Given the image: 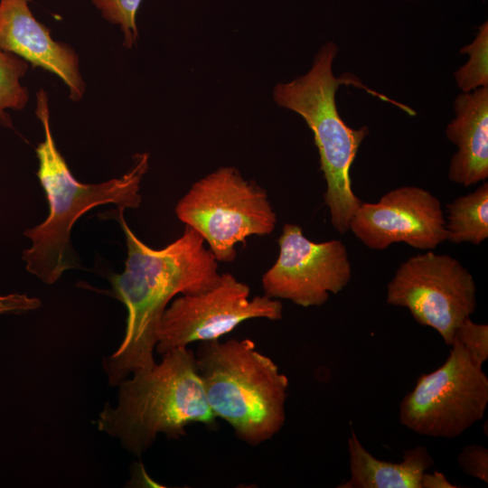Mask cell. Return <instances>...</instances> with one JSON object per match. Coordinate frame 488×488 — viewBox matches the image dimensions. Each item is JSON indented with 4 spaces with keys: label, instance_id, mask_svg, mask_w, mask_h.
<instances>
[{
    "label": "cell",
    "instance_id": "cell-13",
    "mask_svg": "<svg viewBox=\"0 0 488 488\" xmlns=\"http://www.w3.org/2000/svg\"><path fill=\"white\" fill-rule=\"evenodd\" d=\"M454 109L446 136L458 150L450 161L448 178L468 187L488 177V87L459 94Z\"/></svg>",
    "mask_w": 488,
    "mask_h": 488
},
{
    "label": "cell",
    "instance_id": "cell-10",
    "mask_svg": "<svg viewBox=\"0 0 488 488\" xmlns=\"http://www.w3.org/2000/svg\"><path fill=\"white\" fill-rule=\"evenodd\" d=\"M276 262L262 276L264 295L303 306H319L350 282L352 267L345 245L338 239L314 242L302 229L286 223L278 239Z\"/></svg>",
    "mask_w": 488,
    "mask_h": 488
},
{
    "label": "cell",
    "instance_id": "cell-14",
    "mask_svg": "<svg viewBox=\"0 0 488 488\" xmlns=\"http://www.w3.org/2000/svg\"><path fill=\"white\" fill-rule=\"evenodd\" d=\"M347 444L351 477L341 488H423L424 475L434 465L423 446L404 450L402 461L392 463L374 457L353 430Z\"/></svg>",
    "mask_w": 488,
    "mask_h": 488
},
{
    "label": "cell",
    "instance_id": "cell-1",
    "mask_svg": "<svg viewBox=\"0 0 488 488\" xmlns=\"http://www.w3.org/2000/svg\"><path fill=\"white\" fill-rule=\"evenodd\" d=\"M124 210L117 207L112 212L125 234L127 257L123 272L113 275L110 282L127 317L121 344L104 361L111 386H117L138 370L154 366L157 327L175 296L203 292L221 277L217 259L195 230L185 225L181 237L155 249L131 230Z\"/></svg>",
    "mask_w": 488,
    "mask_h": 488
},
{
    "label": "cell",
    "instance_id": "cell-18",
    "mask_svg": "<svg viewBox=\"0 0 488 488\" xmlns=\"http://www.w3.org/2000/svg\"><path fill=\"white\" fill-rule=\"evenodd\" d=\"M102 17L120 27L124 46L132 48L138 39L136 13L142 0H91Z\"/></svg>",
    "mask_w": 488,
    "mask_h": 488
},
{
    "label": "cell",
    "instance_id": "cell-9",
    "mask_svg": "<svg viewBox=\"0 0 488 488\" xmlns=\"http://www.w3.org/2000/svg\"><path fill=\"white\" fill-rule=\"evenodd\" d=\"M249 295V286L230 273L221 274L219 282L208 290L181 295L161 317L155 351L162 355L192 343L220 340L250 319H282L279 299L266 295L250 299Z\"/></svg>",
    "mask_w": 488,
    "mask_h": 488
},
{
    "label": "cell",
    "instance_id": "cell-21",
    "mask_svg": "<svg viewBox=\"0 0 488 488\" xmlns=\"http://www.w3.org/2000/svg\"><path fill=\"white\" fill-rule=\"evenodd\" d=\"M40 306V299L28 296L25 294L14 293L0 296V315L9 314H23L35 310Z\"/></svg>",
    "mask_w": 488,
    "mask_h": 488
},
{
    "label": "cell",
    "instance_id": "cell-5",
    "mask_svg": "<svg viewBox=\"0 0 488 488\" xmlns=\"http://www.w3.org/2000/svg\"><path fill=\"white\" fill-rule=\"evenodd\" d=\"M337 52L334 42L324 44L305 74L276 85L273 99L277 106L301 116L312 130L320 170L326 182L324 204L333 227L344 234L350 230L351 220L362 202L352 190L350 168L369 128H352L340 117L336 91L342 84L356 83L355 77L334 76L333 63Z\"/></svg>",
    "mask_w": 488,
    "mask_h": 488
},
{
    "label": "cell",
    "instance_id": "cell-16",
    "mask_svg": "<svg viewBox=\"0 0 488 488\" xmlns=\"http://www.w3.org/2000/svg\"><path fill=\"white\" fill-rule=\"evenodd\" d=\"M469 60L455 72V80L463 92L488 87V24L483 23L474 40L460 50Z\"/></svg>",
    "mask_w": 488,
    "mask_h": 488
},
{
    "label": "cell",
    "instance_id": "cell-22",
    "mask_svg": "<svg viewBox=\"0 0 488 488\" xmlns=\"http://www.w3.org/2000/svg\"><path fill=\"white\" fill-rule=\"evenodd\" d=\"M423 488H445V487H455L451 485L446 476L438 472L434 474H425L423 478Z\"/></svg>",
    "mask_w": 488,
    "mask_h": 488
},
{
    "label": "cell",
    "instance_id": "cell-4",
    "mask_svg": "<svg viewBox=\"0 0 488 488\" xmlns=\"http://www.w3.org/2000/svg\"><path fill=\"white\" fill-rule=\"evenodd\" d=\"M195 358L211 410L239 439L258 446L281 430L289 380L252 340L199 343Z\"/></svg>",
    "mask_w": 488,
    "mask_h": 488
},
{
    "label": "cell",
    "instance_id": "cell-7",
    "mask_svg": "<svg viewBox=\"0 0 488 488\" xmlns=\"http://www.w3.org/2000/svg\"><path fill=\"white\" fill-rule=\"evenodd\" d=\"M436 371L418 377L399 404V421L427 436L453 438L481 420L488 404V378L457 343Z\"/></svg>",
    "mask_w": 488,
    "mask_h": 488
},
{
    "label": "cell",
    "instance_id": "cell-6",
    "mask_svg": "<svg viewBox=\"0 0 488 488\" xmlns=\"http://www.w3.org/2000/svg\"><path fill=\"white\" fill-rule=\"evenodd\" d=\"M174 211L202 237L218 262L234 261L236 245L269 235L277 225L267 192L233 166L219 167L196 181Z\"/></svg>",
    "mask_w": 488,
    "mask_h": 488
},
{
    "label": "cell",
    "instance_id": "cell-3",
    "mask_svg": "<svg viewBox=\"0 0 488 488\" xmlns=\"http://www.w3.org/2000/svg\"><path fill=\"white\" fill-rule=\"evenodd\" d=\"M152 368L138 370L117 386V403L100 411L99 431L117 438L136 456L159 434L178 439L192 424L217 426L199 377L195 353L188 347L170 350Z\"/></svg>",
    "mask_w": 488,
    "mask_h": 488
},
{
    "label": "cell",
    "instance_id": "cell-17",
    "mask_svg": "<svg viewBox=\"0 0 488 488\" xmlns=\"http://www.w3.org/2000/svg\"><path fill=\"white\" fill-rule=\"evenodd\" d=\"M29 63L21 57L0 48V116L7 109L22 110L26 107L29 94L21 85Z\"/></svg>",
    "mask_w": 488,
    "mask_h": 488
},
{
    "label": "cell",
    "instance_id": "cell-20",
    "mask_svg": "<svg viewBox=\"0 0 488 488\" xmlns=\"http://www.w3.org/2000/svg\"><path fill=\"white\" fill-rule=\"evenodd\" d=\"M465 474L488 483V449L481 445L465 446L457 457Z\"/></svg>",
    "mask_w": 488,
    "mask_h": 488
},
{
    "label": "cell",
    "instance_id": "cell-8",
    "mask_svg": "<svg viewBox=\"0 0 488 488\" xmlns=\"http://www.w3.org/2000/svg\"><path fill=\"white\" fill-rule=\"evenodd\" d=\"M386 301L408 308L450 346L455 328L475 310L476 286L456 258L428 251L400 264L388 284Z\"/></svg>",
    "mask_w": 488,
    "mask_h": 488
},
{
    "label": "cell",
    "instance_id": "cell-12",
    "mask_svg": "<svg viewBox=\"0 0 488 488\" xmlns=\"http://www.w3.org/2000/svg\"><path fill=\"white\" fill-rule=\"evenodd\" d=\"M29 2L0 0V48L21 57L33 68L55 74L67 85L70 98L80 100L85 83L78 55L70 46L51 37L50 30L32 14Z\"/></svg>",
    "mask_w": 488,
    "mask_h": 488
},
{
    "label": "cell",
    "instance_id": "cell-2",
    "mask_svg": "<svg viewBox=\"0 0 488 488\" xmlns=\"http://www.w3.org/2000/svg\"><path fill=\"white\" fill-rule=\"evenodd\" d=\"M35 113L44 130V140L36 148L37 176L45 191L49 215L41 224L24 230L32 246L23 250L22 258L28 272L51 285L64 271L80 265L70 243V231L81 215L107 203L124 209L139 207L140 183L149 168V155H134L132 167L119 178L81 183L71 174L56 147L50 127L48 97L43 89L36 94Z\"/></svg>",
    "mask_w": 488,
    "mask_h": 488
},
{
    "label": "cell",
    "instance_id": "cell-11",
    "mask_svg": "<svg viewBox=\"0 0 488 488\" xmlns=\"http://www.w3.org/2000/svg\"><path fill=\"white\" fill-rule=\"evenodd\" d=\"M350 230L375 250L397 242L430 250L447 239L440 201L418 186L396 188L375 203L361 202L351 220Z\"/></svg>",
    "mask_w": 488,
    "mask_h": 488
},
{
    "label": "cell",
    "instance_id": "cell-15",
    "mask_svg": "<svg viewBox=\"0 0 488 488\" xmlns=\"http://www.w3.org/2000/svg\"><path fill=\"white\" fill-rule=\"evenodd\" d=\"M446 230L454 244L480 245L488 238V183L461 195L447 205Z\"/></svg>",
    "mask_w": 488,
    "mask_h": 488
},
{
    "label": "cell",
    "instance_id": "cell-19",
    "mask_svg": "<svg viewBox=\"0 0 488 488\" xmlns=\"http://www.w3.org/2000/svg\"><path fill=\"white\" fill-rule=\"evenodd\" d=\"M459 343L472 361L479 366L488 359V325L476 324L470 317L462 321L455 328L453 342Z\"/></svg>",
    "mask_w": 488,
    "mask_h": 488
}]
</instances>
